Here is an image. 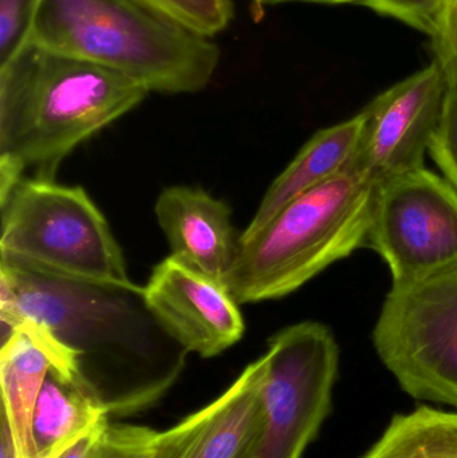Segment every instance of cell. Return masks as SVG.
I'll list each match as a JSON object with an SVG mask.
<instances>
[{"label": "cell", "instance_id": "cell-1", "mask_svg": "<svg viewBox=\"0 0 457 458\" xmlns=\"http://www.w3.org/2000/svg\"><path fill=\"white\" fill-rule=\"evenodd\" d=\"M148 94L128 75L27 40L0 64V196L30 169L54 180L75 148Z\"/></svg>", "mask_w": 457, "mask_h": 458}, {"label": "cell", "instance_id": "cell-2", "mask_svg": "<svg viewBox=\"0 0 457 458\" xmlns=\"http://www.w3.org/2000/svg\"><path fill=\"white\" fill-rule=\"evenodd\" d=\"M29 39L128 75L149 93L204 90L222 56L214 38L142 0H39Z\"/></svg>", "mask_w": 457, "mask_h": 458}, {"label": "cell", "instance_id": "cell-3", "mask_svg": "<svg viewBox=\"0 0 457 458\" xmlns=\"http://www.w3.org/2000/svg\"><path fill=\"white\" fill-rule=\"evenodd\" d=\"M375 185L351 172L287 203L254 236L239 240L225 285L239 304L284 298L365 248Z\"/></svg>", "mask_w": 457, "mask_h": 458}, {"label": "cell", "instance_id": "cell-4", "mask_svg": "<svg viewBox=\"0 0 457 458\" xmlns=\"http://www.w3.org/2000/svg\"><path fill=\"white\" fill-rule=\"evenodd\" d=\"M0 263L101 290L141 293L88 192L54 180L16 182L0 196Z\"/></svg>", "mask_w": 457, "mask_h": 458}, {"label": "cell", "instance_id": "cell-5", "mask_svg": "<svg viewBox=\"0 0 457 458\" xmlns=\"http://www.w3.org/2000/svg\"><path fill=\"white\" fill-rule=\"evenodd\" d=\"M262 405L238 458H302L329 417L340 349L319 322L289 326L268 339Z\"/></svg>", "mask_w": 457, "mask_h": 458}, {"label": "cell", "instance_id": "cell-6", "mask_svg": "<svg viewBox=\"0 0 457 458\" xmlns=\"http://www.w3.org/2000/svg\"><path fill=\"white\" fill-rule=\"evenodd\" d=\"M373 344L408 395L457 409V268L392 285Z\"/></svg>", "mask_w": 457, "mask_h": 458}, {"label": "cell", "instance_id": "cell-7", "mask_svg": "<svg viewBox=\"0 0 457 458\" xmlns=\"http://www.w3.org/2000/svg\"><path fill=\"white\" fill-rule=\"evenodd\" d=\"M388 264L392 285L457 268V190L426 168L376 187L365 248Z\"/></svg>", "mask_w": 457, "mask_h": 458}, {"label": "cell", "instance_id": "cell-8", "mask_svg": "<svg viewBox=\"0 0 457 458\" xmlns=\"http://www.w3.org/2000/svg\"><path fill=\"white\" fill-rule=\"evenodd\" d=\"M451 83L436 61L376 97L364 110L359 147L346 171L377 187L424 168Z\"/></svg>", "mask_w": 457, "mask_h": 458}, {"label": "cell", "instance_id": "cell-9", "mask_svg": "<svg viewBox=\"0 0 457 458\" xmlns=\"http://www.w3.org/2000/svg\"><path fill=\"white\" fill-rule=\"evenodd\" d=\"M140 295L161 327L201 358L217 357L246 331L241 304L227 285L173 256L153 268Z\"/></svg>", "mask_w": 457, "mask_h": 458}, {"label": "cell", "instance_id": "cell-10", "mask_svg": "<svg viewBox=\"0 0 457 458\" xmlns=\"http://www.w3.org/2000/svg\"><path fill=\"white\" fill-rule=\"evenodd\" d=\"M265 358L208 405L161 432L157 458H238L259 420Z\"/></svg>", "mask_w": 457, "mask_h": 458}, {"label": "cell", "instance_id": "cell-11", "mask_svg": "<svg viewBox=\"0 0 457 458\" xmlns=\"http://www.w3.org/2000/svg\"><path fill=\"white\" fill-rule=\"evenodd\" d=\"M155 212L171 256L225 284L239 250L230 206L201 188L171 187Z\"/></svg>", "mask_w": 457, "mask_h": 458}, {"label": "cell", "instance_id": "cell-12", "mask_svg": "<svg viewBox=\"0 0 457 458\" xmlns=\"http://www.w3.org/2000/svg\"><path fill=\"white\" fill-rule=\"evenodd\" d=\"M364 113L317 131L274 180L239 240L254 236L287 203L346 172L361 139Z\"/></svg>", "mask_w": 457, "mask_h": 458}, {"label": "cell", "instance_id": "cell-13", "mask_svg": "<svg viewBox=\"0 0 457 458\" xmlns=\"http://www.w3.org/2000/svg\"><path fill=\"white\" fill-rule=\"evenodd\" d=\"M54 368L48 350L21 330L3 333L0 350L2 421L16 458H38L34 413L40 390Z\"/></svg>", "mask_w": 457, "mask_h": 458}, {"label": "cell", "instance_id": "cell-14", "mask_svg": "<svg viewBox=\"0 0 457 458\" xmlns=\"http://www.w3.org/2000/svg\"><path fill=\"white\" fill-rule=\"evenodd\" d=\"M107 420V406L85 377L69 379L51 369L34 413L38 458L61 456L75 441Z\"/></svg>", "mask_w": 457, "mask_h": 458}, {"label": "cell", "instance_id": "cell-15", "mask_svg": "<svg viewBox=\"0 0 457 458\" xmlns=\"http://www.w3.org/2000/svg\"><path fill=\"white\" fill-rule=\"evenodd\" d=\"M361 458H457V413L420 406L396 414Z\"/></svg>", "mask_w": 457, "mask_h": 458}, {"label": "cell", "instance_id": "cell-16", "mask_svg": "<svg viewBox=\"0 0 457 458\" xmlns=\"http://www.w3.org/2000/svg\"><path fill=\"white\" fill-rule=\"evenodd\" d=\"M190 29L215 38L225 31L235 13L233 0H142Z\"/></svg>", "mask_w": 457, "mask_h": 458}, {"label": "cell", "instance_id": "cell-17", "mask_svg": "<svg viewBox=\"0 0 457 458\" xmlns=\"http://www.w3.org/2000/svg\"><path fill=\"white\" fill-rule=\"evenodd\" d=\"M161 432L137 425H109L90 458H157Z\"/></svg>", "mask_w": 457, "mask_h": 458}, {"label": "cell", "instance_id": "cell-18", "mask_svg": "<svg viewBox=\"0 0 457 458\" xmlns=\"http://www.w3.org/2000/svg\"><path fill=\"white\" fill-rule=\"evenodd\" d=\"M450 0H368L365 7L434 38Z\"/></svg>", "mask_w": 457, "mask_h": 458}, {"label": "cell", "instance_id": "cell-19", "mask_svg": "<svg viewBox=\"0 0 457 458\" xmlns=\"http://www.w3.org/2000/svg\"><path fill=\"white\" fill-rule=\"evenodd\" d=\"M39 0H0V64L29 40Z\"/></svg>", "mask_w": 457, "mask_h": 458}, {"label": "cell", "instance_id": "cell-20", "mask_svg": "<svg viewBox=\"0 0 457 458\" xmlns=\"http://www.w3.org/2000/svg\"><path fill=\"white\" fill-rule=\"evenodd\" d=\"M429 155L457 190V85H451L444 115L432 140Z\"/></svg>", "mask_w": 457, "mask_h": 458}, {"label": "cell", "instance_id": "cell-21", "mask_svg": "<svg viewBox=\"0 0 457 458\" xmlns=\"http://www.w3.org/2000/svg\"><path fill=\"white\" fill-rule=\"evenodd\" d=\"M434 40L435 61L443 67L451 85H457V0H450Z\"/></svg>", "mask_w": 457, "mask_h": 458}, {"label": "cell", "instance_id": "cell-22", "mask_svg": "<svg viewBox=\"0 0 457 458\" xmlns=\"http://www.w3.org/2000/svg\"><path fill=\"white\" fill-rule=\"evenodd\" d=\"M109 425V421H106L94 428L90 432L86 433L83 437H80V440L75 441L61 456L56 458H90L97 443H98L99 437H101L102 433L106 430Z\"/></svg>", "mask_w": 457, "mask_h": 458}, {"label": "cell", "instance_id": "cell-23", "mask_svg": "<svg viewBox=\"0 0 457 458\" xmlns=\"http://www.w3.org/2000/svg\"><path fill=\"white\" fill-rule=\"evenodd\" d=\"M368 0H251L252 13L255 19L259 21L262 18L266 8L275 7V5L287 4V3H313V4H367Z\"/></svg>", "mask_w": 457, "mask_h": 458}, {"label": "cell", "instance_id": "cell-24", "mask_svg": "<svg viewBox=\"0 0 457 458\" xmlns=\"http://www.w3.org/2000/svg\"><path fill=\"white\" fill-rule=\"evenodd\" d=\"M0 432H2L0 433V458H16L13 440L4 421H2Z\"/></svg>", "mask_w": 457, "mask_h": 458}]
</instances>
